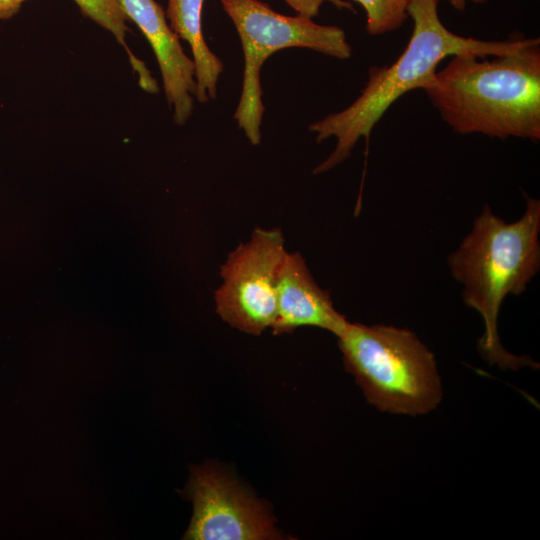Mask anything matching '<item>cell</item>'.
Returning <instances> with one entry per match:
<instances>
[{
    "mask_svg": "<svg viewBox=\"0 0 540 540\" xmlns=\"http://www.w3.org/2000/svg\"><path fill=\"white\" fill-rule=\"evenodd\" d=\"M540 39L505 55L451 56L424 90L460 134L540 139Z\"/></svg>",
    "mask_w": 540,
    "mask_h": 540,
    "instance_id": "6da1fadb",
    "label": "cell"
},
{
    "mask_svg": "<svg viewBox=\"0 0 540 540\" xmlns=\"http://www.w3.org/2000/svg\"><path fill=\"white\" fill-rule=\"evenodd\" d=\"M539 233V199L526 196L525 211L514 222L502 220L484 206L470 232L448 257L451 275L463 287L464 304L477 311L484 322L478 351L502 370L538 367L532 359L503 348L498 316L505 298L521 295L539 271Z\"/></svg>",
    "mask_w": 540,
    "mask_h": 540,
    "instance_id": "7a4b0ae2",
    "label": "cell"
},
{
    "mask_svg": "<svg viewBox=\"0 0 540 540\" xmlns=\"http://www.w3.org/2000/svg\"><path fill=\"white\" fill-rule=\"evenodd\" d=\"M438 2L409 0L407 14L413 20V32L399 58L390 66L371 67L364 89L350 106L309 125L317 142L331 137L337 140L332 153L316 166L314 174L327 172L346 160L360 138L369 140L372 129L389 107L405 93L422 89L446 57L500 56L516 52L534 40L516 37L486 41L457 35L441 22Z\"/></svg>",
    "mask_w": 540,
    "mask_h": 540,
    "instance_id": "3957f363",
    "label": "cell"
},
{
    "mask_svg": "<svg viewBox=\"0 0 540 540\" xmlns=\"http://www.w3.org/2000/svg\"><path fill=\"white\" fill-rule=\"evenodd\" d=\"M336 337L345 369L378 410L417 416L441 402L434 354L412 331L347 321Z\"/></svg>",
    "mask_w": 540,
    "mask_h": 540,
    "instance_id": "277c9868",
    "label": "cell"
},
{
    "mask_svg": "<svg viewBox=\"0 0 540 540\" xmlns=\"http://www.w3.org/2000/svg\"><path fill=\"white\" fill-rule=\"evenodd\" d=\"M241 40L244 72L239 103L234 119L252 145L261 142L264 114L260 71L269 56L290 48H308L316 52L348 59L352 48L340 27L320 25L297 15L286 16L259 0H221Z\"/></svg>",
    "mask_w": 540,
    "mask_h": 540,
    "instance_id": "5b68a950",
    "label": "cell"
},
{
    "mask_svg": "<svg viewBox=\"0 0 540 540\" xmlns=\"http://www.w3.org/2000/svg\"><path fill=\"white\" fill-rule=\"evenodd\" d=\"M280 229L255 228L221 265L222 283L215 291L217 314L231 327L260 335L275 322L277 283L286 255Z\"/></svg>",
    "mask_w": 540,
    "mask_h": 540,
    "instance_id": "8992f818",
    "label": "cell"
},
{
    "mask_svg": "<svg viewBox=\"0 0 540 540\" xmlns=\"http://www.w3.org/2000/svg\"><path fill=\"white\" fill-rule=\"evenodd\" d=\"M181 494L193 502L191 523L183 539H281L265 505L236 480L212 464L191 467Z\"/></svg>",
    "mask_w": 540,
    "mask_h": 540,
    "instance_id": "52a82bcc",
    "label": "cell"
},
{
    "mask_svg": "<svg viewBox=\"0 0 540 540\" xmlns=\"http://www.w3.org/2000/svg\"><path fill=\"white\" fill-rule=\"evenodd\" d=\"M128 20H132L151 45L162 76L166 99L173 119L184 125L190 118L196 91L195 66L170 28L165 12L155 0H122Z\"/></svg>",
    "mask_w": 540,
    "mask_h": 540,
    "instance_id": "ba28073f",
    "label": "cell"
},
{
    "mask_svg": "<svg viewBox=\"0 0 540 540\" xmlns=\"http://www.w3.org/2000/svg\"><path fill=\"white\" fill-rule=\"evenodd\" d=\"M347 320L339 313L328 291L313 278L299 252H287L277 283V312L272 333H291L303 326L327 330L337 336Z\"/></svg>",
    "mask_w": 540,
    "mask_h": 540,
    "instance_id": "9c48e42d",
    "label": "cell"
},
{
    "mask_svg": "<svg viewBox=\"0 0 540 540\" xmlns=\"http://www.w3.org/2000/svg\"><path fill=\"white\" fill-rule=\"evenodd\" d=\"M204 0H168L165 12L172 31L185 40L195 66V99L205 103L217 96V83L223 63L208 47L202 32L201 14Z\"/></svg>",
    "mask_w": 540,
    "mask_h": 540,
    "instance_id": "30bf717a",
    "label": "cell"
},
{
    "mask_svg": "<svg viewBox=\"0 0 540 540\" xmlns=\"http://www.w3.org/2000/svg\"><path fill=\"white\" fill-rule=\"evenodd\" d=\"M83 15L94 21L100 27L109 31L115 39L128 52L133 66L140 73V84L144 89L154 85L153 79L145 70V67L129 51L126 45V33L128 31V17L125 13L122 0H74Z\"/></svg>",
    "mask_w": 540,
    "mask_h": 540,
    "instance_id": "8fae6325",
    "label": "cell"
},
{
    "mask_svg": "<svg viewBox=\"0 0 540 540\" xmlns=\"http://www.w3.org/2000/svg\"><path fill=\"white\" fill-rule=\"evenodd\" d=\"M366 13V31L379 36L400 28L408 17L409 0H353Z\"/></svg>",
    "mask_w": 540,
    "mask_h": 540,
    "instance_id": "7c38bea8",
    "label": "cell"
},
{
    "mask_svg": "<svg viewBox=\"0 0 540 540\" xmlns=\"http://www.w3.org/2000/svg\"><path fill=\"white\" fill-rule=\"evenodd\" d=\"M292 9L297 12V15L312 19L317 16L320 7L324 2H330L336 8L343 10L348 9L354 11L353 5L345 0H284Z\"/></svg>",
    "mask_w": 540,
    "mask_h": 540,
    "instance_id": "4fadbf2b",
    "label": "cell"
},
{
    "mask_svg": "<svg viewBox=\"0 0 540 540\" xmlns=\"http://www.w3.org/2000/svg\"><path fill=\"white\" fill-rule=\"evenodd\" d=\"M28 0H0V20H8L17 14Z\"/></svg>",
    "mask_w": 540,
    "mask_h": 540,
    "instance_id": "5bb4252c",
    "label": "cell"
},
{
    "mask_svg": "<svg viewBox=\"0 0 540 540\" xmlns=\"http://www.w3.org/2000/svg\"><path fill=\"white\" fill-rule=\"evenodd\" d=\"M448 1L452 5V7H454L457 10L462 11V10H465L468 2L479 4V3H484L487 0H448Z\"/></svg>",
    "mask_w": 540,
    "mask_h": 540,
    "instance_id": "9a60e30c",
    "label": "cell"
}]
</instances>
